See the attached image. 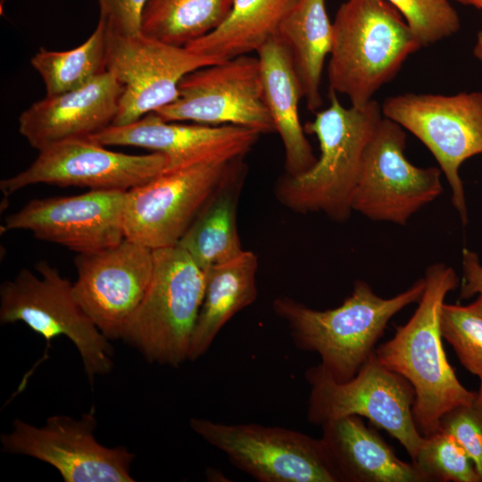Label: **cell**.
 Segmentation results:
<instances>
[{
  "label": "cell",
  "mask_w": 482,
  "mask_h": 482,
  "mask_svg": "<svg viewBox=\"0 0 482 482\" xmlns=\"http://www.w3.org/2000/svg\"><path fill=\"white\" fill-rule=\"evenodd\" d=\"M425 289L406 324L375 349L378 360L413 387L412 414L424 436L438 430L440 419L451 410L472 403L477 393L458 379L447 361L440 331L445 296L460 284L452 267L434 263L425 271Z\"/></svg>",
  "instance_id": "obj_1"
},
{
  "label": "cell",
  "mask_w": 482,
  "mask_h": 482,
  "mask_svg": "<svg viewBox=\"0 0 482 482\" xmlns=\"http://www.w3.org/2000/svg\"><path fill=\"white\" fill-rule=\"evenodd\" d=\"M425 286L421 278L395 296L383 298L359 279L352 294L334 309L314 310L288 296L276 297L272 309L286 322L295 347L318 353L328 374L337 382H345L375 352L389 320L418 303Z\"/></svg>",
  "instance_id": "obj_2"
},
{
  "label": "cell",
  "mask_w": 482,
  "mask_h": 482,
  "mask_svg": "<svg viewBox=\"0 0 482 482\" xmlns=\"http://www.w3.org/2000/svg\"><path fill=\"white\" fill-rule=\"evenodd\" d=\"M328 96V107L315 112L314 120L303 127L317 137L320 157L305 173L282 177L275 192L278 200L295 212H323L344 222L353 212L364 152L383 113L374 99L362 107L346 108L336 92L329 90Z\"/></svg>",
  "instance_id": "obj_3"
},
{
  "label": "cell",
  "mask_w": 482,
  "mask_h": 482,
  "mask_svg": "<svg viewBox=\"0 0 482 482\" xmlns=\"http://www.w3.org/2000/svg\"><path fill=\"white\" fill-rule=\"evenodd\" d=\"M329 90L362 107L421 48L402 13L386 0H346L335 16Z\"/></svg>",
  "instance_id": "obj_4"
},
{
  "label": "cell",
  "mask_w": 482,
  "mask_h": 482,
  "mask_svg": "<svg viewBox=\"0 0 482 482\" xmlns=\"http://www.w3.org/2000/svg\"><path fill=\"white\" fill-rule=\"evenodd\" d=\"M153 257L149 287L122 340L149 362L177 368L187 361L206 273L178 245L154 250Z\"/></svg>",
  "instance_id": "obj_5"
},
{
  "label": "cell",
  "mask_w": 482,
  "mask_h": 482,
  "mask_svg": "<svg viewBox=\"0 0 482 482\" xmlns=\"http://www.w3.org/2000/svg\"><path fill=\"white\" fill-rule=\"evenodd\" d=\"M39 276L21 269L0 286V323H25L46 344L65 337L76 346L90 382L110 373L113 347L77 301L73 283L46 261L35 265Z\"/></svg>",
  "instance_id": "obj_6"
},
{
  "label": "cell",
  "mask_w": 482,
  "mask_h": 482,
  "mask_svg": "<svg viewBox=\"0 0 482 482\" xmlns=\"http://www.w3.org/2000/svg\"><path fill=\"white\" fill-rule=\"evenodd\" d=\"M310 386L307 420L320 425L356 415L369 419L404 447L411 460L424 436L412 414L414 390L401 375L385 367L375 352L350 380L337 382L320 363L305 371Z\"/></svg>",
  "instance_id": "obj_7"
},
{
  "label": "cell",
  "mask_w": 482,
  "mask_h": 482,
  "mask_svg": "<svg viewBox=\"0 0 482 482\" xmlns=\"http://www.w3.org/2000/svg\"><path fill=\"white\" fill-rule=\"evenodd\" d=\"M190 428L260 482H341L320 438L256 423L192 418Z\"/></svg>",
  "instance_id": "obj_8"
},
{
  "label": "cell",
  "mask_w": 482,
  "mask_h": 482,
  "mask_svg": "<svg viewBox=\"0 0 482 482\" xmlns=\"http://www.w3.org/2000/svg\"><path fill=\"white\" fill-rule=\"evenodd\" d=\"M383 116L420 140L436 158L452 189V203L463 225L468 211L459 170L482 154V91L453 96L407 93L386 98Z\"/></svg>",
  "instance_id": "obj_9"
},
{
  "label": "cell",
  "mask_w": 482,
  "mask_h": 482,
  "mask_svg": "<svg viewBox=\"0 0 482 482\" xmlns=\"http://www.w3.org/2000/svg\"><path fill=\"white\" fill-rule=\"evenodd\" d=\"M242 159L164 171L126 194L125 238L151 250L179 244Z\"/></svg>",
  "instance_id": "obj_10"
},
{
  "label": "cell",
  "mask_w": 482,
  "mask_h": 482,
  "mask_svg": "<svg viewBox=\"0 0 482 482\" xmlns=\"http://www.w3.org/2000/svg\"><path fill=\"white\" fill-rule=\"evenodd\" d=\"M405 146L404 129L383 116L364 152L353 211L371 220L405 225L442 194L440 168L413 165Z\"/></svg>",
  "instance_id": "obj_11"
},
{
  "label": "cell",
  "mask_w": 482,
  "mask_h": 482,
  "mask_svg": "<svg viewBox=\"0 0 482 482\" xmlns=\"http://www.w3.org/2000/svg\"><path fill=\"white\" fill-rule=\"evenodd\" d=\"M166 121L237 125L261 134L275 131L267 108L258 57L239 55L187 73L179 96L154 112Z\"/></svg>",
  "instance_id": "obj_12"
},
{
  "label": "cell",
  "mask_w": 482,
  "mask_h": 482,
  "mask_svg": "<svg viewBox=\"0 0 482 482\" xmlns=\"http://www.w3.org/2000/svg\"><path fill=\"white\" fill-rule=\"evenodd\" d=\"M97 420L91 408L79 419L47 418L41 427L14 420L0 436L5 453L33 457L55 468L65 482H133L134 454L125 446L106 447L95 437Z\"/></svg>",
  "instance_id": "obj_13"
},
{
  "label": "cell",
  "mask_w": 482,
  "mask_h": 482,
  "mask_svg": "<svg viewBox=\"0 0 482 482\" xmlns=\"http://www.w3.org/2000/svg\"><path fill=\"white\" fill-rule=\"evenodd\" d=\"M220 62L215 59L149 37L141 32L123 36L106 30V67L121 84L112 125L134 122L172 103L187 73Z\"/></svg>",
  "instance_id": "obj_14"
},
{
  "label": "cell",
  "mask_w": 482,
  "mask_h": 482,
  "mask_svg": "<svg viewBox=\"0 0 482 482\" xmlns=\"http://www.w3.org/2000/svg\"><path fill=\"white\" fill-rule=\"evenodd\" d=\"M167 164L158 152L128 154L90 137L71 139L38 151L28 168L2 179L0 189L5 196L36 184L128 192L162 173Z\"/></svg>",
  "instance_id": "obj_15"
},
{
  "label": "cell",
  "mask_w": 482,
  "mask_h": 482,
  "mask_svg": "<svg viewBox=\"0 0 482 482\" xmlns=\"http://www.w3.org/2000/svg\"><path fill=\"white\" fill-rule=\"evenodd\" d=\"M75 297L110 340L122 339L149 287L153 250L124 238L119 244L74 258Z\"/></svg>",
  "instance_id": "obj_16"
},
{
  "label": "cell",
  "mask_w": 482,
  "mask_h": 482,
  "mask_svg": "<svg viewBox=\"0 0 482 482\" xmlns=\"http://www.w3.org/2000/svg\"><path fill=\"white\" fill-rule=\"evenodd\" d=\"M127 192L89 190L70 196L36 198L4 218V230L23 229L77 253L99 251L124 238Z\"/></svg>",
  "instance_id": "obj_17"
},
{
  "label": "cell",
  "mask_w": 482,
  "mask_h": 482,
  "mask_svg": "<svg viewBox=\"0 0 482 482\" xmlns=\"http://www.w3.org/2000/svg\"><path fill=\"white\" fill-rule=\"evenodd\" d=\"M260 135L255 129L237 125L166 121L153 112L126 125H111L90 138L104 146L129 145L161 153L168 159L164 171H171L243 159Z\"/></svg>",
  "instance_id": "obj_18"
},
{
  "label": "cell",
  "mask_w": 482,
  "mask_h": 482,
  "mask_svg": "<svg viewBox=\"0 0 482 482\" xmlns=\"http://www.w3.org/2000/svg\"><path fill=\"white\" fill-rule=\"evenodd\" d=\"M121 94V84L107 71L80 88L33 103L19 117V132L37 151L90 137L112 124Z\"/></svg>",
  "instance_id": "obj_19"
},
{
  "label": "cell",
  "mask_w": 482,
  "mask_h": 482,
  "mask_svg": "<svg viewBox=\"0 0 482 482\" xmlns=\"http://www.w3.org/2000/svg\"><path fill=\"white\" fill-rule=\"evenodd\" d=\"M321 428L320 440L341 482H429L413 462L400 460L360 416L331 420Z\"/></svg>",
  "instance_id": "obj_20"
},
{
  "label": "cell",
  "mask_w": 482,
  "mask_h": 482,
  "mask_svg": "<svg viewBox=\"0 0 482 482\" xmlns=\"http://www.w3.org/2000/svg\"><path fill=\"white\" fill-rule=\"evenodd\" d=\"M264 100L285 149L286 174L299 176L317 162L299 117L302 87L291 54L276 36L257 50Z\"/></svg>",
  "instance_id": "obj_21"
},
{
  "label": "cell",
  "mask_w": 482,
  "mask_h": 482,
  "mask_svg": "<svg viewBox=\"0 0 482 482\" xmlns=\"http://www.w3.org/2000/svg\"><path fill=\"white\" fill-rule=\"evenodd\" d=\"M257 269V256L245 250L239 256L205 271V291L187 361L195 362L204 355L223 326L256 300Z\"/></svg>",
  "instance_id": "obj_22"
},
{
  "label": "cell",
  "mask_w": 482,
  "mask_h": 482,
  "mask_svg": "<svg viewBox=\"0 0 482 482\" xmlns=\"http://www.w3.org/2000/svg\"><path fill=\"white\" fill-rule=\"evenodd\" d=\"M277 37L291 54L308 109L317 112L323 104L321 77L333 42V24L325 0H299L281 23Z\"/></svg>",
  "instance_id": "obj_23"
},
{
  "label": "cell",
  "mask_w": 482,
  "mask_h": 482,
  "mask_svg": "<svg viewBox=\"0 0 482 482\" xmlns=\"http://www.w3.org/2000/svg\"><path fill=\"white\" fill-rule=\"evenodd\" d=\"M299 0H234L224 21L186 46L192 52L223 62L249 54L278 35Z\"/></svg>",
  "instance_id": "obj_24"
},
{
  "label": "cell",
  "mask_w": 482,
  "mask_h": 482,
  "mask_svg": "<svg viewBox=\"0 0 482 482\" xmlns=\"http://www.w3.org/2000/svg\"><path fill=\"white\" fill-rule=\"evenodd\" d=\"M244 170L241 162L178 244L204 271L239 256L245 251L237 225V201Z\"/></svg>",
  "instance_id": "obj_25"
},
{
  "label": "cell",
  "mask_w": 482,
  "mask_h": 482,
  "mask_svg": "<svg viewBox=\"0 0 482 482\" xmlns=\"http://www.w3.org/2000/svg\"><path fill=\"white\" fill-rule=\"evenodd\" d=\"M234 0H148L141 33L166 44L186 46L217 29Z\"/></svg>",
  "instance_id": "obj_26"
},
{
  "label": "cell",
  "mask_w": 482,
  "mask_h": 482,
  "mask_svg": "<svg viewBox=\"0 0 482 482\" xmlns=\"http://www.w3.org/2000/svg\"><path fill=\"white\" fill-rule=\"evenodd\" d=\"M40 74L46 96L80 88L107 71L106 25L99 18L91 36L80 46L67 51L41 48L30 60Z\"/></svg>",
  "instance_id": "obj_27"
},
{
  "label": "cell",
  "mask_w": 482,
  "mask_h": 482,
  "mask_svg": "<svg viewBox=\"0 0 482 482\" xmlns=\"http://www.w3.org/2000/svg\"><path fill=\"white\" fill-rule=\"evenodd\" d=\"M440 331L461 364L482 380V294L468 305L445 303L440 313Z\"/></svg>",
  "instance_id": "obj_28"
},
{
  "label": "cell",
  "mask_w": 482,
  "mask_h": 482,
  "mask_svg": "<svg viewBox=\"0 0 482 482\" xmlns=\"http://www.w3.org/2000/svg\"><path fill=\"white\" fill-rule=\"evenodd\" d=\"M412 462L429 482H481L463 448L441 429L424 436Z\"/></svg>",
  "instance_id": "obj_29"
},
{
  "label": "cell",
  "mask_w": 482,
  "mask_h": 482,
  "mask_svg": "<svg viewBox=\"0 0 482 482\" xmlns=\"http://www.w3.org/2000/svg\"><path fill=\"white\" fill-rule=\"evenodd\" d=\"M403 16L421 47L457 33L459 15L449 0H386Z\"/></svg>",
  "instance_id": "obj_30"
},
{
  "label": "cell",
  "mask_w": 482,
  "mask_h": 482,
  "mask_svg": "<svg viewBox=\"0 0 482 482\" xmlns=\"http://www.w3.org/2000/svg\"><path fill=\"white\" fill-rule=\"evenodd\" d=\"M438 429L456 439L473 462L482 482V409L476 400L446 412L440 419Z\"/></svg>",
  "instance_id": "obj_31"
},
{
  "label": "cell",
  "mask_w": 482,
  "mask_h": 482,
  "mask_svg": "<svg viewBox=\"0 0 482 482\" xmlns=\"http://www.w3.org/2000/svg\"><path fill=\"white\" fill-rule=\"evenodd\" d=\"M148 0H99L100 18L106 30L123 36L141 32L143 10Z\"/></svg>",
  "instance_id": "obj_32"
},
{
  "label": "cell",
  "mask_w": 482,
  "mask_h": 482,
  "mask_svg": "<svg viewBox=\"0 0 482 482\" xmlns=\"http://www.w3.org/2000/svg\"><path fill=\"white\" fill-rule=\"evenodd\" d=\"M462 283L460 298L468 299L482 294V265L478 255L467 248L462 249Z\"/></svg>",
  "instance_id": "obj_33"
},
{
  "label": "cell",
  "mask_w": 482,
  "mask_h": 482,
  "mask_svg": "<svg viewBox=\"0 0 482 482\" xmlns=\"http://www.w3.org/2000/svg\"><path fill=\"white\" fill-rule=\"evenodd\" d=\"M473 54L475 57H477L482 62V31L478 33L477 42L474 46Z\"/></svg>",
  "instance_id": "obj_34"
},
{
  "label": "cell",
  "mask_w": 482,
  "mask_h": 482,
  "mask_svg": "<svg viewBox=\"0 0 482 482\" xmlns=\"http://www.w3.org/2000/svg\"><path fill=\"white\" fill-rule=\"evenodd\" d=\"M462 4L472 5L476 8L482 9V0H456Z\"/></svg>",
  "instance_id": "obj_35"
},
{
  "label": "cell",
  "mask_w": 482,
  "mask_h": 482,
  "mask_svg": "<svg viewBox=\"0 0 482 482\" xmlns=\"http://www.w3.org/2000/svg\"><path fill=\"white\" fill-rule=\"evenodd\" d=\"M476 403L482 409V380H480L479 389L477 392Z\"/></svg>",
  "instance_id": "obj_36"
}]
</instances>
